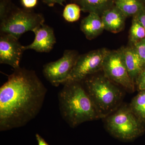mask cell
Wrapping results in <instances>:
<instances>
[{"instance_id":"ba28073f","label":"cell","mask_w":145,"mask_h":145,"mask_svg":"<svg viewBox=\"0 0 145 145\" xmlns=\"http://www.w3.org/2000/svg\"><path fill=\"white\" fill-rule=\"evenodd\" d=\"M79 56L75 50H65L59 59L44 66L43 72L45 78L54 86L63 85L67 80Z\"/></svg>"},{"instance_id":"44dd1931","label":"cell","mask_w":145,"mask_h":145,"mask_svg":"<svg viewBox=\"0 0 145 145\" xmlns=\"http://www.w3.org/2000/svg\"><path fill=\"white\" fill-rule=\"evenodd\" d=\"M135 84L139 91L145 89V69L136 78Z\"/></svg>"},{"instance_id":"7c38bea8","label":"cell","mask_w":145,"mask_h":145,"mask_svg":"<svg viewBox=\"0 0 145 145\" xmlns=\"http://www.w3.org/2000/svg\"><path fill=\"white\" fill-rule=\"evenodd\" d=\"M121 50L127 70L135 83L138 75L144 69L142 62L134 46L122 48Z\"/></svg>"},{"instance_id":"7402d4cb","label":"cell","mask_w":145,"mask_h":145,"mask_svg":"<svg viewBox=\"0 0 145 145\" xmlns=\"http://www.w3.org/2000/svg\"><path fill=\"white\" fill-rule=\"evenodd\" d=\"M21 3L25 8L30 9L37 5L38 0H21Z\"/></svg>"},{"instance_id":"cb8c5ba5","label":"cell","mask_w":145,"mask_h":145,"mask_svg":"<svg viewBox=\"0 0 145 145\" xmlns=\"http://www.w3.org/2000/svg\"><path fill=\"white\" fill-rule=\"evenodd\" d=\"M43 3L49 7L53 6L55 4L63 5V3L66 0H42Z\"/></svg>"},{"instance_id":"9a60e30c","label":"cell","mask_w":145,"mask_h":145,"mask_svg":"<svg viewBox=\"0 0 145 145\" xmlns=\"http://www.w3.org/2000/svg\"><path fill=\"white\" fill-rule=\"evenodd\" d=\"M114 5L127 18L136 16L145 7L140 0H116Z\"/></svg>"},{"instance_id":"484cf974","label":"cell","mask_w":145,"mask_h":145,"mask_svg":"<svg viewBox=\"0 0 145 145\" xmlns=\"http://www.w3.org/2000/svg\"><path fill=\"white\" fill-rule=\"evenodd\" d=\"M140 1H141L145 6V0H140Z\"/></svg>"},{"instance_id":"277c9868","label":"cell","mask_w":145,"mask_h":145,"mask_svg":"<svg viewBox=\"0 0 145 145\" xmlns=\"http://www.w3.org/2000/svg\"><path fill=\"white\" fill-rule=\"evenodd\" d=\"M144 124L129 106L120 108L108 116L106 120V128L110 133L124 140H133L142 135L144 131Z\"/></svg>"},{"instance_id":"8fae6325","label":"cell","mask_w":145,"mask_h":145,"mask_svg":"<svg viewBox=\"0 0 145 145\" xmlns=\"http://www.w3.org/2000/svg\"><path fill=\"white\" fill-rule=\"evenodd\" d=\"M101 17L107 31L117 33L124 28L127 17L115 5L105 11Z\"/></svg>"},{"instance_id":"3957f363","label":"cell","mask_w":145,"mask_h":145,"mask_svg":"<svg viewBox=\"0 0 145 145\" xmlns=\"http://www.w3.org/2000/svg\"><path fill=\"white\" fill-rule=\"evenodd\" d=\"M81 82L102 118L119 106L123 97L121 91L105 75H90Z\"/></svg>"},{"instance_id":"30bf717a","label":"cell","mask_w":145,"mask_h":145,"mask_svg":"<svg viewBox=\"0 0 145 145\" xmlns=\"http://www.w3.org/2000/svg\"><path fill=\"white\" fill-rule=\"evenodd\" d=\"M33 32L35 34L34 41L31 44L24 46L25 50H33L40 52H50L56 43L53 28L43 24Z\"/></svg>"},{"instance_id":"ac0fdd59","label":"cell","mask_w":145,"mask_h":145,"mask_svg":"<svg viewBox=\"0 0 145 145\" xmlns=\"http://www.w3.org/2000/svg\"><path fill=\"white\" fill-rule=\"evenodd\" d=\"M81 11L80 7L77 4H69L65 7L63 11V18L69 22H74L80 19Z\"/></svg>"},{"instance_id":"8992f818","label":"cell","mask_w":145,"mask_h":145,"mask_svg":"<svg viewBox=\"0 0 145 145\" xmlns=\"http://www.w3.org/2000/svg\"><path fill=\"white\" fill-rule=\"evenodd\" d=\"M108 51L106 48H102L79 55L65 83L82 82L88 76L103 69L104 60Z\"/></svg>"},{"instance_id":"603a6c76","label":"cell","mask_w":145,"mask_h":145,"mask_svg":"<svg viewBox=\"0 0 145 145\" xmlns=\"http://www.w3.org/2000/svg\"><path fill=\"white\" fill-rule=\"evenodd\" d=\"M134 16L136 17L145 29V7L137 15Z\"/></svg>"},{"instance_id":"5b68a950","label":"cell","mask_w":145,"mask_h":145,"mask_svg":"<svg viewBox=\"0 0 145 145\" xmlns=\"http://www.w3.org/2000/svg\"><path fill=\"white\" fill-rule=\"evenodd\" d=\"M44 21L41 14L28 9L12 8L6 18L1 22V33L8 34L18 40L24 33L33 32L44 24Z\"/></svg>"},{"instance_id":"6da1fadb","label":"cell","mask_w":145,"mask_h":145,"mask_svg":"<svg viewBox=\"0 0 145 145\" xmlns=\"http://www.w3.org/2000/svg\"><path fill=\"white\" fill-rule=\"evenodd\" d=\"M47 89L33 71L19 68L0 88V130L24 126L38 115Z\"/></svg>"},{"instance_id":"4fadbf2b","label":"cell","mask_w":145,"mask_h":145,"mask_svg":"<svg viewBox=\"0 0 145 145\" xmlns=\"http://www.w3.org/2000/svg\"><path fill=\"white\" fill-rule=\"evenodd\" d=\"M80 29L86 38L89 40L95 39L105 30L101 16L93 13H89L82 20Z\"/></svg>"},{"instance_id":"7a4b0ae2","label":"cell","mask_w":145,"mask_h":145,"mask_svg":"<svg viewBox=\"0 0 145 145\" xmlns=\"http://www.w3.org/2000/svg\"><path fill=\"white\" fill-rule=\"evenodd\" d=\"M58 94L63 119L72 127L102 118L81 82L65 83Z\"/></svg>"},{"instance_id":"e0dca14e","label":"cell","mask_w":145,"mask_h":145,"mask_svg":"<svg viewBox=\"0 0 145 145\" xmlns=\"http://www.w3.org/2000/svg\"><path fill=\"white\" fill-rule=\"evenodd\" d=\"M129 40L133 44L145 39V29L135 16L129 31Z\"/></svg>"},{"instance_id":"52a82bcc","label":"cell","mask_w":145,"mask_h":145,"mask_svg":"<svg viewBox=\"0 0 145 145\" xmlns=\"http://www.w3.org/2000/svg\"><path fill=\"white\" fill-rule=\"evenodd\" d=\"M105 76L130 91H134L132 80L124 62L121 49L109 51L104 60L103 69Z\"/></svg>"},{"instance_id":"5bb4252c","label":"cell","mask_w":145,"mask_h":145,"mask_svg":"<svg viewBox=\"0 0 145 145\" xmlns=\"http://www.w3.org/2000/svg\"><path fill=\"white\" fill-rule=\"evenodd\" d=\"M116 0H73L82 11L102 16L106 10L114 5Z\"/></svg>"},{"instance_id":"ffe728a7","label":"cell","mask_w":145,"mask_h":145,"mask_svg":"<svg viewBox=\"0 0 145 145\" xmlns=\"http://www.w3.org/2000/svg\"><path fill=\"white\" fill-rule=\"evenodd\" d=\"M134 45V48L139 54L145 69V39Z\"/></svg>"},{"instance_id":"d6986e66","label":"cell","mask_w":145,"mask_h":145,"mask_svg":"<svg viewBox=\"0 0 145 145\" xmlns=\"http://www.w3.org/2000/svg\"><path fill=\"white\" fill-rule=\"evenodd\" d=\"M12 9L8 0L0 1V20L3 21L6 18Z\"/></svg>"},{"instance_id":"d4e9b609","label":"cell","mask_w":145,"mask_h":145,"mask_svg":"<svg viewBox=\"0 0 145 145\" xmlns=\"http://www.w3.org/2000/svg\"><path fill=\"white\" fill-rule=\"evenodd\" d=\"M36 139L38 142V145H50L47 143L44 139L39 134H36Z\"/></svg>"},{"instance_id":"9c48e42d","label":"cell","mask_w":145,"mask_h":145,"mask_svg":"<svg viewBox=\"0 0 145 145\" xmlns=\"http://www.w3.org/2000/svg\"><path fill=\"white\" fill-rule=\"evenodd\" d=\"M25 51L24 46L13 36L1 34L0 37V63L9 65L17 69L20 68L22 55Z\"/></svg>"},{"instance_id":"2e32d148","label":"cell","mask_w":145,"mask_h":145,"mask_svg":"<svg viewBox=\"0 0 145 145\" xmlns=\"http://www.w3.org/2000/svg\"><path fill=\"white\" fill-rule=\"evenodd\" d=\"M129 107L135 116L145 123V89L139 91L132 99Z\"/></svg>"}]
</instances>
